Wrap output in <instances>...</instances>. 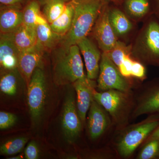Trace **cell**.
Instances as JSON below:
<instances>
[{"mask_svg": "<svg viewBox=\"0 0 159 159\" xmlns=\"http://www.w3.org/2000/svg\"><path fill=\"white\" fill-rule=\"evenodd\" d=\"M116 89L108 90L101 92L94 89V99L108 112L115 124L122 126L128 119L130 107L128 94Z\"/></svg>", "mask_w": 159, "mask_h": 159, "instance_id": "5", "label": "cell"}, {"mask_svg": "<svg viewBox=\"0 0 159 159\" xmlns=\"http://www.w3.org/2000/svg\"><path fill=\"white\" fill-rule=\"evenodd\" d=\"M121 9L136 23L144 21L153 14L151 0H125Z\"/></svg>", "mask_w": 159, "mask_h": 159, "instance_id": "20", "label": "cell"}, {"mask_svg": "<svg viewBox=\"0 0 159 159\" xmlns=\"http://www.w3.org/2000/svg\"><path fill=\"white\" fill-rule=\"evenodd\" d=\"M77 94V107L83 124H85L86 115L94 99L93 91L97 85L95 80L88 78L79 80L73 84Z\"/></svg>", "mask_w": 159, "mask_h": 159, "instance_id": "14", "label": "cell"}, {"mask_svg": "<svg viewBox=\"0 0 159 159\" xmlns=\"http://www.w3.org/2000/svg\"><path fill=\"white\" fill-rule=\"evenodd\" d=\"M109 2H112L116 5H118L122 2V0H105Z\"/></svg>", "mask_w": 159, "mask_h": 159, "instance_id": "35", "label": "cell"}, {"mask_svg": "<svg viewBox=\"0 0 159 159\" xmlns=\"http://www.w3.org/2000/svg\"><path fill=\"white\" fill-rule=\"evenodd\" d=\"M131 76L140 80L145 78L146 77V69L144 64L138 60L136 61L132 70Z\"/></svg>", "mask_w": 159, "mask_h": 159, "instance_id": "30", "label": "cell"}, {"mask_svg": "<svg viewBox=\"0 0 159 159\" xmlns=\"http://www.w3.org/2000/svg\"><path fill=\"white\" fill-rule=\"evenodd\" d=\"M130 45L134 59L143 64L159 67V20L153 14L143 21Z\"/></svg>", "mask_w": 159, "mask_h": 159, "instance_id": "2", "label": "cell"}, {"mask_svg": "<svg viewBox=\"0 0 159 159\" xmlns=\"http://www.w3.org/2000/svg\"><path fill=\"white\" fill-rule=\"evenodd\" d=\"M67 3L64 0H50L43 6V15L50 25L62 14Z\"/></svg>", "mask_w": 159, "mask_h": 159, "instance_id": "24", "label": "cell"}, {"mask_svg": "<svg viewBox=\"0 0 159 159\" xmlns=\"http://www.w3.org/2000/svg\"><path fill=\"white\" fill-rule=\"evenodd\" d=\"M53 56V74L57 85L74 83L88 78L84 74L81 53L77 44L69 47L59 46Z\"/></svg>", "mask_w": 159, "mask_h": 159, "instance_id": "3", "label": "cell"}, {"mask_svg": "<svg viewBox=\"0 0 159 159\" xmlns=\"http://www.w3.org/2000/svg\"><path fill=\"white\" fill-rule=\"evenodd\" d=\"M24 158V156L22 154L16 156L11 157L8 158L9 159H22Z\"/></svg>", "mask_w": 159, "mask_h": 159, "instance_id": "36", "label": "cell"}, {"mask_svg": "<svg viewBox=\"0 0 159 159\" xmlns=\"http://www.w3.org/2000/svg\"><path fill=\"white\" fill-rule=\"evenodd\" d=\"M39 155V148L37 143L34 141H31L27 145L25 149V158L27 159H37Z\"/></svg>", "mask_w": 159, "mask_h": 159, "instance_id": "29", "label": "cell"}, {"mask_svg": "<svg viewBox=\"0 0 159 159\" xmlns=\"http://www.w3.org/2000/svg\"><path fill=\"white\" fill-rule=\"evenodd\" d=\"M130 44L119 40L113 48L107 53L124 77L129 79L131 76L132 70L135 61L131 52Z\"/></svg>", "mask_w": 159, "mask_h": 159, "instance_id": "16", "label": "cell"}, {"mask_svg": "<svg viewBox=\"0 0 159 159\" xmlns=\"http://www.w3.org/2000/svg\"><path fill=\"white\" fill-rule=\"evenodd\" d=\"M159 113V81L152 83L141 96L133 111L132 116Z\"/></svg>", "mask_w": 159, "mask_h": 159, "instance_id": "17", "label": "cell"}, {"mask_svg": "<svg viewBox=\"0 0 159 159\" xmlns=\"http://www.w3.org/2000/svg\"><path fill=\"white\" fill-rule=\"evenodd\" d=\"M46 99V82L42 68L33 72L28 86L27 100L31 120L34 124L39 121L43 112Z\"/></svg>", "mask_w": 159, "mask_h": 159, "instance_id": "7", "label": "cell"}, {"mask_svg": "<svg viewBox=\"0 0 159 159\" xmlns=\"http://www.w3.org/2000/svg\"><path fill=\"white\" fill-rule=\"evenodd\" d=\"M75 11L72 26L61 38L59 45L69 47L87 36L92 31L97 17L106 1L73 0Z\"/></svg>", "mask_w": 159, "mask_h": 159, "instance_id": "1", "label": "cell"}, {"mask_svg": "<svg viewBox=\"0 0 159 159\" xmlns=\"http://www.w3.org/2000/svg\"><path fill=\"white\" fill-rule=\"evenodd\" d=\"M111 116L105 109L94 99L88 117V128L91 139H99L109 128L111 123Z\"/></svg>", "mask_w": 159, "mask_h": 159, "instance_id": "12", "label": "cell"}, {"mask_svg": "<svg viewBox=\"0 0 159 159\" xmlns=\"http://www.w3.org/2000/svg\"><path fill=\"white\" fill-rule=\"evenodd\" d=\"M63 108L61 117L63 132L66 140L70 143H73L79 137L83 124L78 114L73 90H70L66 95Z\"/></svg>", "mask_w": 159, "mask_h": 159, "instance_id": "8", "label": "cell"}, {"mask_svg": "<svg viewBox=\"0 0 159 159\" xmlns=\"http://www.w3.org/2000/svg\"><path fill=\"white\" fill-rule=\"evenodd\" d=\"M109 3L105 2L91 31L99 48L106 53L113 48L119 40L109 19Z\"/></svg>", "mask_w": 159, "mask_h": 159, "instance_id": "9", "label": "cell"}, {"mask_svg": "<svg viewBox=\"0 0 159 159\" xmlns=\"http://www.w3.org/2000/svg\"><path fill=\"white\" fill-rule=\"evenodd\" d=\"M13 34L15 43L20 52L31 48L37 44V34L34 28L22 24Z\"/></svg>", "mask_w": 159, "mask_h": 159, "instance_id": "21", "label": "cell"}, {"mask_svg": "<svg viewBox=\"0 0 159 159\" xmlns=\"http://www.w3.org/2000/svg\"><path fill=\"white\" fill-rule=\"evenodd\" d=\"M45 52L38 43L31 48L20 52L18 70L27 87L34 70L38 67L43 68V59Z\"/></svg>", "mask_w": 159, "mask_h": 159, "instance_id": "10", "label": "cell"}, {"mask_svg": "<svg viewBox=\"0 0 159 159\" xmlns=\"http://www.w3.org/2000/svg\"><path fill=\"white\" fill-rule=\"evenodd\" d=\"M77 44L83 57L88 78L96 80L99 76L102 51L88 36L80 40Z\"/></svg>", "mask_w": 159, "mask_h": 159, "instance_id": "11", "label": "cell"}, {"mask_svg": "<svg viewBox=\"0 0 159 159\" xmlns=\"http://www.w3.org/2000/svg\"><path fill=\"white\" fill-rule=\"evenodd\" d=\"M159 139V125L147 139Z\"/></svg>", "mask_w": 159, "mask_h": 159, "instance_id": "33", "label": "cell"}, {"mask_svg": "<svg viewBox=\"0 0 159 159\" xmlns=\"http://www.w3.org/2000/svg\"><path fill=\"white\" fill-rule=\"evenodd\" d=\"M159 125V113L152 114L142 122L122 129L117 140L116 148L122 157L131 156Z\"/></svg>", "mask_w": 159, "mask_h": 159, "instance_id": "4", "label": "cell"}, {"mask_svg": "<svg viewBox=\"0 0 159 159\" xmlns=\"http://www.w3.org/2000/svg\"><path fill=\"white\" fill-rule=\"evenodd\" d=\"M109 19L119 40L127 43L135 34L137 23L129 18L122 9L116 6H109Z\"/></svg>", "mask_w": 159, "mask_h": 159, "instance_id": "13", "label": "cell"}, {"mask_svg": "<svg viewBox=\"0 0 159 159\" xmlns=\"http://www.w3.org/2000/svg\"><path fill=\"white\" fill-rule=\"evenodd\" d=\"M23 9L17 6H1V33H12L22 25Z\"/></svg>", "mask_w": 159, "mask_h": 159, "instance_id": "19", "label": "cell"}, {"mask_svg": "<svg viewBox=\"0 0 159 159\" xmlns=\"http://www.w3.org/2000/svg\"><path fill=\"white\" fill-rule=\"evenodd\" d=\"M154 15L159 20V0H151Z\"/></svg>", "mask_w": 159, "mask_h": 159, "instance_id": "32", "label": "cell"}, {"mask_svg": "<svg viewBox=\"0 0 159 159\" xmlns=\"http://www.w3.org/2000/svg\"><path fill=\"white\" fill-rule=\"evenodd\" d=\"M28 141L26 137H18L6 141L0 147V153L4 155H12L22 151Z\"/></svg>", "mask_w": 159, "mask_h": 159, "instance_id": "26", "label": "cell"}, {"mask_svg": "<svg viewBox=\"0 0 159 159\" xmlns=\"http://www.w3.org/2000/svg\"><path fill=\"white\" fill-rule=\"evenodd\" d=\"M137 159H159V139L146 140L138 154Z\"/></svg>", "mask_w": 159, "mask_h": 159, "instance_id": "27", "label": "cell"}, {"mask_svg": "<svg viewBox=\"0 0 159 159\" xmlns=\"http://www.w3.org/2000/svg\"><path fill=\"white\" fill-rule=\"evenodd\" d=\"M31 0H0L1 6H15L24 9Z\"/></svg>", "mask_w": 159, "mask_h": 159, "instance_id": "31", "label": "cell"}, {"mask_svg": "<svg viewBox=\"0 0 159 159\" xmlns=\"http://www.w3.org/2000/svg\"><path fill=\"white\" fill-rule=\"evenodd\" d=\"M75 7L73 0L67 2L66 9L57 20L50 24L51 29L61 37L64 36L70 29L73 23Z\"/></svg>", "mask_w": 159, "mask_h": 159, "instance_id": "22", "label": "cell"}, {"mask_svg": "<svg viewBox=\"0 0 159 159\" xmlns=\"http://www.w3.org/2000/svg\"><path fill=\"white\" fill-rule=\"evenodd\" d=\"M20 51L14 43L13 32L0 33L1 71L18 69Z\"/></svg>", "mask_w": 159, "mask_h": 159, "instance_id": "15", "label": "cell"}, {"mask_svg": "<svg viewBox=\"0 0 159 159\" xmlns=\"http://www.w3.org/2000/svg\"><path fill=\"white\" fill-rule=\"evenodd\" d=\"M35 30L37 43L46 52H51L59 45L61 37L53 31L42 12L38 17Z\"/></svg>", "mask_w": 159, "mask_h": 159, "instance_id": "18", "label": "cell"}, {"mask_svg": "<svg viewBox=\"0 0 159 159\" xmlns=\"http://www.w3.org/2000/svg\"><path fill=\"white\" fill-rule=\"evenodd\" d=\"M0 89L3 93L14 96L17 93L20 77L18 69L12 70L1 71Z\"/></svg>", "mask_w": 159, "mask_h": 159, "instance_id": "23", "label": "cell"}, {"mask_svg": "<svg viewBox=\"0 0 159 159\" xmlns=\"http://www.w3.org/2000/svg\"><path fill=\"white\" fill-rule=\"evenodd\" d=\"M37 1L39 2V3L41 6H44L47 2L50 1V0H37ZM64 1H65L66 2H69L71 1V0H64Z\"/></svg>", "mask_w": 159, "mask_h": 159, "instance_id": "34", "label": "cell"}, {"mask_svg": "<svg viewBox=\"0 0 159 159\" xmlns=\"http://www.w3.org/2000/svg\"><path fill=\"white\" fill-rule=\"evenodd\" d=\"M40 6L37 0H31L23 9V24L35 29L38 17L42 13Z\"/></svg>", "mask_w": 159, "mask_h": 159, "instance_id": "25", "label": "cell"}, {"mask_svg": "<svg viewBox=\"0 0 159 159\" xmlns=\"http://www.w3.org/2000/svg\"><path fill=\"white\" fill-rule=\"evenodd\" d=\"M97 87L100 90L116 89L129 93L131 84L128 78L121 74L108 54L102 52L99 66Z\"/></svg>", "mask_w": 159, "mask_h": 159, "instance_id": "6", "label": "cell"}, {"mask_svg": "<svg viewBox=\"0 0 159 159\" xmlns=\"http://www.w3.org/2000/svg\"><path fill=\"white\" fill-rule=\"evenodd\" d=\"M16 115L7 112H0V129L5 130L11 128L16 123Z\"/></svg>", "mask_w": 159, "mask_h": 159, "instance_id": "28", "label": "cell"}]
</instances>
